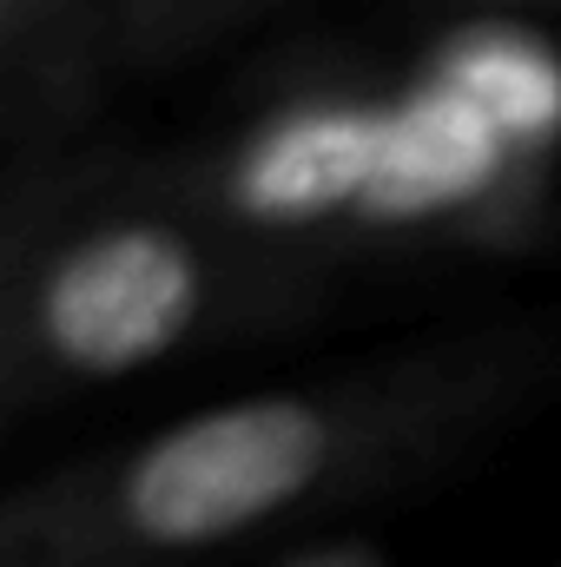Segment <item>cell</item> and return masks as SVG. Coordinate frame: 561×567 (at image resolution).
Returning a JSON list of instances; mask_svg holds the SVG:
<instances>
[{"label": "cell", "mask_w": 561, "mask_h": 567, "mask_svg": "<svg viewBox=\"0 0 561 567\" xmlns=\"http://www.w3.org/2000/svg\"><path fill=\"white\" fill-rule=\"evenodd\" d=\"M324 297L330 278L245 245L165 192L140 152L113 145L13 271L0 310V423L284 330Z\"/></svg>", "instance_id": "obj_3"}, {"label": "cell", "mask_w": 561, "mask_h": 567, "mask_svg": "<svg viewBox=\"0 0 561 567\" xmlns=\"http://www.w3.org/2000/svg\"><path fill=\"white\" fill-rule=\"evenodd\" d=\"M106 152L113 145H86L80 133H47V140L0 152V310H7L13 271H20L27 245L40 238V225L106 165Z\"/></svg>", "instance_id": "obj_6"}, {"label": "cell", "mask_w": 561, "mask_h": 567, "mask_svg": "<svg viewBox=\"0 0 561 567\" xmlns=\"http://www.w3.org/2000/svg\"><path fill=\"white\" fill-rule=\"evenodd\" d=\"M290 0H113L106 7V73H165L192 53L238 40Z\"/></svg>", "instance_id": "obj_5"}, {"label": "cell", "mask_w": 561, "mask_h": 567, "mask_svg": "<svg viewBox=\"0 0 561 567\" xmlns=\"http://www.w3.org/2000/svg\"><path fill=\"white\" fill-rule=\"evenodd\" d=\"M297 567H377L364 548H324V555H304Z\"/></svg>", "instance_id": "obj_8"}, {"label": "cell", "mask_w": 561, "mask_h": 567, "mask_svg": "<svg viewBox=\"0 0 561 567\" xmlns=\"http://www.w3.org/2000/svg\"><path fill=\"white\" fill-rule=\"evenodd\" d=\"M561 396V303L245 390L0 495V567H218L404 495Z\"/></svg>", "instance_id": "obj_1"}, {"label": "cell", "mask_w": 561, "mask_h": 567, "mask_svg": "<svg viewBox=\"0 0 561 567\" xmlns=\"http://www.w3.org/2000/svg\"><path fill=\"white\" fill-rule=\"evenodd\" d=\"M140 165L245 245L344 278L536 251L561 198V47L442 20L404 66H310Z\"/></svg>", "instance_id": "obj_2"}, {"label": "cell", "mask_w": 561, "mask_h": 567, "mask_svg": "<svg viewBox=\"0 0 561 567\" xmlns=\"http://www.w3.org/2000/svg\"><path fill=\"white\" fill-rule=\"evenodd\" d=\"M73 133H80V126H73ZM40 140H47V133H40ZM7 145H27V140H13V133H0V152H7Z\"/></svg>", "instance_id": "obj_9"}, {"label": "cell", "mask_w": 561, "mask_h": 567, "mask_svg": "<svg viewBox=\"0 0 561 567\" xmlns=\"http://www.w3.org/2000/svg\"><path fill=\"white\" fill-rule=\"evenodd\" d=\"M422 7H442L449 20H542V13H561V0H422Z\"/></svg>", "instance_id": "obj_7"}, {"label": "cell", "mask_w": 561, "mask_h": 567, "mask_svg": "<svg viewBox=\"0 0 561 567\" xmlns=\"http://www.w3.org/2000/svg\"><path fill=\"white\" fill-rule=\"evenodd\" d=\"M113 0H0V133H73L106 73Z\"/></svg>", "instance_id": "obj_4"}]
</instances>
